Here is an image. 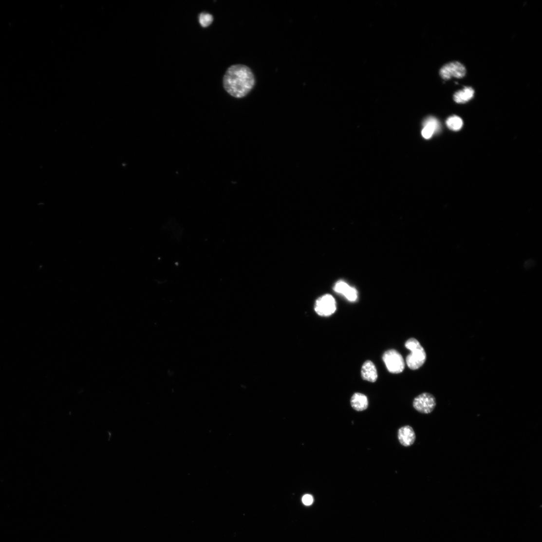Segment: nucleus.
<instances>
[{
  "label": "nucleus",
  "instance_id": "f03ea898",
  "mask_svg": "<svg viewBox=\"0 0 542 542\" xmlns=\"http://www.w3.org/2000/svg\"><path fill=\"white\" fill-rule=\"evenodd\" d=\"M405 347L411 351L406 357L408 367L412 370L421 368L425 363L427 355L420 343L414 338L409 339L405 343Z\"/></svg>",
  "mask_w": 542,
  "mask_h": 542
},
{
  "label": "nucleus",
  "instance_id": "f257e3e1",
  "mask_svg": "<svg viewBox=\"0 0 542 542\" xmlns=\"http://www.w3.org/2000/svg\"><path fill=\"white\" fill-rule=\"evenodd\" d=\"M225 90L231 95L242 98L247 95L255 85L251 70L245 65H232L226 71L223 79Z\"/></svg>",
  "mask_w": 542,
  "mask_h": 542
},
{
  "label": "nucleus",
  "instance_id": "39448f33",
  "mask_svg": "<svg viewBox=\"0 0 542 542\" xmlns=\"http://www.w3.org/2000/svg\"><path fill=\"white\" fill-rule=\"evenodd\" d=\"M315 309L317 314L319 316H331L336 310V300L331 295H324L317 300Z\"/></svg>",
  "mask_w": 542,
  "mask_h": 542
},
{
  "label": "nucleus",
  "instance_id": "9d476101",
  "mask_svg": "<svg viewBox=\"0 0 542 542\" xmlns=\"http://www.w3.org/2000/svg\"><path fill=\"white\" fill-rule=\"evenodd\" d=\"M361 375L363 380L374 383L377 379V372L374 364L371 360H367L363 364L361 370Z\"/></svg>",
  "mask_w": 542,
  "mask_h": 542
},
{
  "label": "nucleus",
  "instance_id": "9b49d317",
  "mask_svg": "<svg viewBox=\"0 0 542 542\" xmlns=\"http://www.w3.org/2000/svg\"><path fill=\"white\" fill-rule=\"evenodd\" d=\"M352 407L357 412H362L369 407L368 397L364 394L360 392L354 393L351 399Z\"/></svg>",
  "mask_w": 542,
  "mask_h": 542
},
{
  "label": "nucleus",
  "instance_id": "20e7f679",
  "mask_svg": "<svg viewBox=\"0 0 542 542\" xmlns=\"http://www.w3.org/2000/svg\"><path fill=\"white\" fill-rule=\"evenodd\" d=\"M413 406L418 412L429 414L435 409L436 406V400L431 393L423 392L414 399Z\"/></svg>",
  "mask_w": 542,
  "mask_h": 542
},
{
  "label": "nucleus",
  "instance_id": "ddd939ff",
  "mask_svg": "<svg viewBox=\"0 0 542 542\" xmlns=\"http://www.w3.org/2000/svg\"><path fill=\"white\" fill-rule=\"evenodd\" d=\"M446 123L449 129L454 131L461 130L464 124L463 120L456 116L449 117L447 120Z\"/></svg>",
  "mask_w": 542,
  "mask_h": 542
},
{
  "label": "nucleus",
  "instance_id": "423d86ee",
  "mask_svg": "<svg viewBox=\"0 0 542 542\" xmlns=\"http://www.w3.org/2000/svg\"><path fill=\"white\" fill-rule=\"evenodd\" d=\"M466 74V70L464 65L458 62H453L447 64L440 71L441 77L445 79H449L452 77L462 78Z\"/></svg>",
  "mask_w": 542,
  "mask_h": 542
},
{
  "label": "nucleus",
  "instance_id": "4468645a",
  "mask_svg": "<svg viewBox=\"0 0 542 542\" xmlns=\"http://www.w3.org/2000/svg\"><path fill=\"white\" fill-rule=\"evenodd\" d=\"M199 21L203 27H208L213 21L212 16L207 13H202L200 15Z\"/></svg>",
  "mask_w": 542,
  "mask_h": 542
},
{
  "label": "nucleus",
  "instance_id": "0eeeda50",
  "mask_svg": "<svg viewBox=\"0 0 542 542\" xmlns=\"http://www.w3.org/2000/svg\"><path fill=\"white\" fill-rule=\"evenodd\" d=\"M398 438L400 444L404 447L412 446L415 442L416 436L411 426L405 425L401 427L398 431Z\"/></svg>",
  "mask_w": 542,
  "mask_h": 542
},
{
  "label": "nucleus",
  "instance_id": "2eb2a0df",
  "mask_svg": "<svg viewBox=\"0 0 542 542\" xmlns=\"http://www.w3.org/2000/svg\"><path fill=\"white\" fill-rule=\"evenodd\" d=\"M314 498L310 495H306L302 498V502L306 505H310L313 503Z\"/></svg>",
  "mask_w": 542,
  "mask_h": 542
},
{
  "label": "nucleus",
  "instance_id": "6e6552de",
  "mask_svg": "<svg viewBox=\"0 0 542 542\" xmlns=\"http://www.w3.org/2000/svg\"><path fill=\"white\" fill-rule=\"evenodd\" d=\"M422 135L426 139L431 138L433 135L439 132L440 124L438 120L433 117L427 118L423 123Z\"/></svg>",
  "mask_w": 542,
  "mask_h": 542
},
{
  "label": "nucleus",
  "instance_id": "7ed1b4c3",
  "mask_svg": "<svg viewBox=\"0 0 542 542\" xmlns=\"http://www.w3.org/2000/svg\"><path fill=\"white\" fill-rule=\"evenodd\" d=\"M383 360L389 372L392 374L402 373L405 367L402 355L395 350L386 351L383 355Z\"/></svg>",
  "mask_w": 542,
  "mask_h": 542
},
{
  "label": "nucleus",
  "instance_id": "f8f14e48",
  "mask_svg": "<svg viewBox=\"0 0 542 542\" xmlns=\"http://www.w3.org/2000/svg\"><path fill=\"white\" fill-rule=\"evenodd\" d=\"M474 90L470 87H466L457 92L454 95L455 102L459 104L466 103L470 101L474 95Z\"/></svg>",
  "mask_w": 542,
  "mask_h": 542
},
{
  "label": "nucleus",
  "instance_id": "1a4fd4ad",
  "mask_svg": "<svg viewBox=\"0 0 542 542\" xmlns=\"http://www.w3.org/2000/svg\"><path fill=\"white\" fill-rule=\"evenodd\" d=\"M334 289L336 292L343 295L350 301L355 302L357 299L356 290L350 286L346 282L343 281L337 282Z\"/></svg>",
  "mask_w": 542,
  "mask_h": 542
}]
</instances>
